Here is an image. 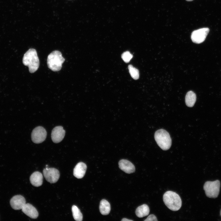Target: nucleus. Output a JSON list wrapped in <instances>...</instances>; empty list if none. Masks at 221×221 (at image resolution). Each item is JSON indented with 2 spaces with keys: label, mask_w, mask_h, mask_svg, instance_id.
Segmentation results:
<instances>
[{
  "label": "nucleus",
  "mask_w": 221,
  "mask_h": 221,
  "mask_svg": "<svg viewBox=\"0 0 221 221\" xmlns=\"http://www.w3.org/2000/svg\"><path fill=\"white\" fill-rule=\"evenodd\" d=\"M47 134L46 131L44 127L41 126H37L32 131V140L35 143H41L45 139Z\"/></svg>",
  "instance_id": "423d86ee"
},
{
  "label": "nucleus",
  "mask_w": 221,
  "mask_h": 221,
  "mask_svg": "<svg viewBox=\"0 0 221 221\" xmlns=\"http://www.w3.org/2000/svg\"><path fill=\"white\" fill-rule=\"evenodd\" d=\"M72 211L74 219L77 221H81L83 219V215L79 208L75 205H73Z\"/></svg>",
  "instance_id": "a211bd4d"
},
{
  "label": "nucleus",
  "mask_w": 221,
  "mask_h": 221,
  "mask_svg": "<svg viewBox=\"0 0 221 221\" xmlns=\"http://www.w3.org/2000/svg\"><path fill=\"white\" fill-rule=\"evenodd\" d=\"M22 62L25 65L29 67L30 72H35L39 65V60L36 50L33 48L29 49L24 54Z\"/></svg>",
  "instance_id": "f257e3e1"
},
{
  "label": "nucleus",
  "mask_w": 221,
  "mask_h": 221,
  "mask_svg": "<svg viewBox=\"0 0 221 221\" xmlns=\"http://www.w3.org/2000/svg\"><path fill=\"white\" fill-rule=\"evenodd\" d=\"M209 31L208 28L200 29L194 31L192 33L191 39L192 41L196 44H200L205 40Z\"/></svg>",
  "instance_id": "0eeeda50"
},
{
  "label": "nucleus",
  "mask_w": 221,
  "mask_h": 221,
  "mask_svg": "<svg viewBox=\"0 0 221 221\" xmlns=\"http://www.w3.org/2000/svg\"><path fill=\"white\" fill-rule=\"evenodd\" d=\"M220 215H221V210L220 211Z\"/></svg>",
  "instance_id": "b1692460"
},
{
  "label": "nucleus",
  "mask_w": 221,
  "mask_h": 221,
  "mask_svg": "<svg viewBox=\"0 0 221 221\" xmlns=\"http://www.w3.org/2000/svg\"><path fill=\"white\" fill-rule=\"evenodd\" d=\"M128 68L132 77L134 79H138L139 76L138 70L131 65H129L128 66Z\"/></svg>",
  "instance_id": "6ab92c4d"
},
{
  "label": "nucleus",
  "mask_w": 221,
  "mask_h": 221,
  "mask_svg": "<svg viewBox=\"0 0 221 221\" xmlns=\"http://www.w3.org/2000/svg\"><path fill=\"white\" fill-rule=\"evenodd\" d=\"M196 95L195 93L192 91H188L185 97L186 105L188 107H192L196 102Z\"/></svg>",
  "instance_id": "f3484780"
},
{
  "label": "nucleus",
  "mask_w": 221,
  "mask_h": 221,
  "mask_svg": "<svg viewBox=\"0 0 221 221\" xmlns=\"http://www.w3.org/2000/svg\"><path fill=\"white\" fill-rule=\"evenodd\" d=\"M149 212V207L146 204H143L139 206L135 211L136 215L139 218H142L148 215Z\"/></svg>",
  "instance_id": "2eb2a0df"
},
{
  "label": "nucleus",
  "mask_w": 221,
  "mask_h": 221,
  "mask_svg": "<svg viewBox=\"0 0 221 221\" xmlns=\"http://www.w3.org/2000/svg\"><path fill=\"white\" fill-rule=\"evenodd\" d=\"M122 221H133L132 220L129 219H127L126 218H123L122 219Z\"/></svg>",
  "instance_id": "4be33fe9"
},
{
  "label": "nucleus",
  "mask_w": 221,
  "mask_h": 221,
  "mask_svg": "<svg viewBox=\"0 0 221 221\" xmlns=\"http://www.w3.org/2000/svg\"><path fill=\"white\" fill-rule=\"evenodd\" d=\"M21 210L24 213L31 218L35 219L38 216V212L36 208L30 204H26Z\"/></svg>",
  "instance_id": "f8f14e48"
},
{
  "label": "nucleus",
  "mask_w": 221,
  "mask_h": 221,
  "mask_svg": "<svg viewBox=\"0 0 221 221\" xmlns=\"http://www.w3.org/2000/svg\"><path fill=\"white\" fill-rule=\"evenodd\" d=\"M65 131L61 126L54 127L52 131L51 138L55 143H58L63 139L65 135Z\"/></svg>",
  "instance_id": "1a4fd4ad"
},
{
  "label": "nucleus",
  "mask_w": 221,
  "mask_h": 221,
  "mask_svg": "<svg viewBox=\"0 0 221 221\" xmlns=\"http://www.w3.org/2000/svg\"><path fill=\"white\" fill-rule=\"evenodd\" d=\"M43 174L46 180L51 183H56L58 180L60 174L59 171L55 168H48L43 170Z\"/></svg>",
  "instance_id": "6e6552de"
},
{
  "label": "nucleus",
  "mask_w": 221,
  "mask_h": 221,
  "mask_svg": "<svg viewBox=\"0 0 221 221\" xmlns=\"http://www.w3.org/2000/svg\"><path fill=\"white\" fill-rule=\"evenodd\" d=\"M87 168V165L84 163L83 162L78 163L73 169L74 176L78 179L82 178L85 174Z\"/></svg>",
  "instance_id": "ddd939ff"
},
{
  "label": "nucleus",
  "mask_w": 221,
  "mask_h": 221,
  "mask_svg": "<svg viewBox=\"0 0 221 221\" xmlns=\"http://www.w3.org/2000/svg\"><path fill=\"white\" fill-rule=\"evenodd\" d=\"M65 59L62 56L61 52L57 50L53 51L48 56L47 64L48 68L53 71H60Z\"/></svg>",
  "instance_id": "7ed1b4c3"
},
{
  "label": "nucleus",
  "mask_w": 221,
  "mask_h": 221,
  "mask_svg": "<svg viewBox=\"0 0 221 221\" xmlns=\"http://www.w3.org/2000/svg\"><path fill=\"white\" fill-rule=\"evenodd\" d=\"M43 180L42 174L38 171L33 173L30 177V181L31 184L35 187H38L41 185Z\"/></svg>",
  "instance_id": "4468645a"
},
{
  "label": "nucleus",
  "mask_w": 221,
  "mask_h": 221,
  "mask_svg": "<svg viewBox=\"0 0 221 221\" xmlns=\"http://www.w3.org/2000/svg\"><path fill=\"white\" fill-rule=\"evenodd\" d=\"M186 0L187 1H193V0Z\"/></svg>",
  "instance_id": "5701e85b"
},
{
  "label": "nucleus",
  "mask_w": 221,
  "mask_h": 221,
  "mask_svg": "<svg viewBox=\"0 0 221 221\" xmlns=\"http://www.w3.org/2000/svg\"><path fill=\"white\" fill-rule=\"evenodd\" d=\"M163 200L165 205L172 211H178L181 207V199L177 193L174 192H166L163 196Z\"/></svg>",
  "instance_id": "f03ea898"
},
{
  "label": "nucleus",
  "mask_w": 221,
  "mask_h": 221,
  "mask_svg": "<svg viewBox=\"0 0 221 221\" xmlns=\"http://www.w3.org/2000/svg\"><path fill=\"white\" fill-rule=\"evenodd\" d=\"M99 209L101 213L103 215H108L110 211V206L109 202L105 199L100 202Z\"/></svg>",
  "instance_id": "dca6fc26"
},
{
  "label": "nucleus",
  "mask_w": 221,
  "mask_h": 221,
  "mask_svg": "<svg viewBox=\"0 0 221 221\" xmlns=\"http://www.w3.org/2000/svg\"><path fill=\"white\" fill-rule=\"evenodd\" d=\"M220 186V182L218 180L206 182L204 185L206 196L211 198L217 197L219 193Z\"/></svg>",
  "instance_id": "39448f33"
},
{
  "label": "nucleus",
  "mask_w": 221,
  "mask_h": 221,
  "mask_svg": "<svg viewBox=\"0 0 221 221\" xmlns=\"http://www.w3.org/2000/svg\"><path fill=\"white\" fill-rule=\"evenodd\" d=\"M154 138L158 146L163 150H167L171 147V139L169 134L166 130L161 129L156 131Z\"/></svg>",
  "instance_id": "20e7f679"
},
{
  "label": "nucleus",
  "mask_w": 221,
  "mask_h": 221,
  "mask_svg": "<svg viewBox=\"0 0 221 221\" xmlns=\"http://www.w3.org/2000/svg\"><path fill=\"white\" fill-rule=\"evenodd\" d=\"M11 207L14 210L21 209L26 204L24 197L21 195H17L14 196L10 201Z\"/></svg>",
  "instance_id": "9d476101"
},
{
  "label": "nucleus",
  "mask_w": 221,
  "mask_h": 221,
  "mask_svg": "<svg viewBox=\"0 0 221 221\" xmlns=\"http://www.w3.org/2000/svg\"><path fill=\"white\" fill-rule=\"evenodd\" d=\"M121 57L125 62L128 63L133 57V55L129 52L126 51L122 54Z\"/></svg>",
  "instance_id": "aec40b11"
},
{
  "label": "nucleus",
  "mask_w": 221,
  "mask_h": 221,
  "mask_svg": "<svg viewBox=\"0 0 221 221\" xmlns=\"http://www.w3.org/2000/svg\"><path fill=\"white\" fill-rule=\"evenodd\" d=\"M119 168L128 174L134 173L135 170L134 165L130 161L126 159H121L118 162Z\"/></svg>",
  "instance_id": "9b49d317"
},
{
  "label": "nucleus",
  "mask_w": 221,
  "mask_h": 221,
  "mask_svg": "<svg viewBox=\"0 0 221 221\" xmlns=\"http://www.w3.org/2000/svg\"><path fill=\"white\" fill-rule=\"evenodd\" d=\"M144 221H157V219L156 216L153 214L149 215Z\"/></svg>",
  "instance_id": "412c9836"
}]
</instances>
